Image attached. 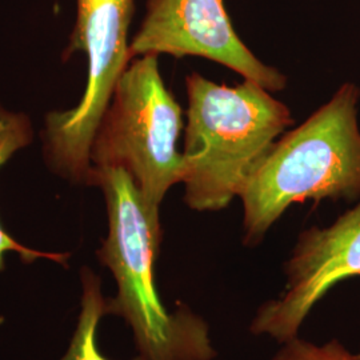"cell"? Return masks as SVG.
<instances>
[{"mask_svg":"<svg viewBox=\"0 0 360 360\" xmlns=\"http://www.w3.org/2000/svg\"><path fill=\"white\" fill-rule=\"evenodd\" d=\"M77 20L65 59L83 51L87 84L77 105L46 116L43 131L49 166L62 178L92 186V139L112 99L119 79L132 60L129 30L135 0H77Z\"/></svg>","mask_w":360,"mask_h":360,"instance_id":"cell-5","label":"cell"},{"mask_svg":"<svg viewBox=\"0 0 360 360\" xmlns=\"http://www.w3.org/2000/svg\"><path fill=\"white\" fill-rule=\"evenodd\" d=\"M281 345L271 360H360V354L351 352L336 339L318 346L294 336Z\"/></svg>","mask_w":360,"mask_h":360,"instance_id":"cell-10","label":"cell"},{"mask_svg":"<svg viewBox=\"0 0 360 360\" xmlns=\"http://www.w3.org/2000/svg\"><path fill=\"white\" fill-rule=\"evenodd\" d=\"M181 107L167 90L156 55L134 58L116 84L91 144L94 168L124 169L155 210L183 181Z\"/></svg>","mask_w":360,"mask_h":360,"instance_id":"cell-4","label":"cell"},{"mask_svg":"<svg viewBox=\"0 0 360 360\" xmlns=\"http://www.w3.org/2000/svg\"><path fill=\"white\" fill-rule=\"evenodd\" d=\"M32 124L28 116L6 110L0 104V167L13 158L15 153L32 142ZM7 252L18 254L25 263H32L37 259H49L59 264H65L68 254L40 252L20 245L0 226V270L3 269L4 255Z\"/></svg>","mask_w":360,"mask_h":360,"instance_id":"cell-8","label":"cell"},{"mask_svg":"<svg viewBox=\"0 0 360 360\" xmlns=\"http://www.w3.org/2000/svg\"><path fill=\"white\" fill-rule=\"evenodd\" d=\"M359 87L345 83L272 144L239 195L245 245H260L295 203L359 200Z\"/></svg>","mask_w":360,"mask_h":360,"instance_id":"cell-2","label":"cell"},{"mask_svg":"<svg viewBox=\"0 0 360 360\" xmlns=\"http://www.w3.org/2000/svg\"><path fill=\"white\" fill-rule=\"evenodd\" d=\"M129 53L132 59L143 55L203 58L270 92L287 87V77L263 63L239 38L223 0H147Z\"/></svg>","mask_w":360,"mask_h":360,"instance_id":"cell-6","label":"cell"},{"mask_svg":"<svg viewBox=\"0 0 360 360\" xmlns=\"http://www.w3.org/2000/svg\"><path fill=\"white\" fill-rule=\"evenodd\" d=\"M186 90L184 202L193 211H220L239 198L294 117L272 92L251 80L230 87L191 72Z\"/></svg>","mask_w":360,"mask_h":360,"instance_id":"cell-3","label":"cell"},{"mask_svg":"<svg viewBox=\"0 0 360 360\" xmlns=\"http://www.w3.org/2000/svg\"><path fill=\"white\" fill-rule=\"evenodd\" d=\"M92 186L103 191L108 217L98 257L117 287L115 297L107 299V315L126 321L143 359H214L206 321L186 306L169 312L156 291L155 260L163 240L159 210L122 168H94Z\"/></svg>","mask_w":360,"mask_h":360,"instance_id":"cell-1","label":"cell"},{"mask_svg":"<svg viewBox=\"0 0 360 360\" xmlns=\"http://www.w3.org/2000/svg\"><path fill=\"white\" fill-rule=\"evenodd\" d=\"M284 272L283 292L257 307L250 326L252 334L279 343L297 336L311 309L336 284L360 276V199L331 226L300 232Z\"/></svg>","mask_w":360,"mask_h":360,"instance_id":"cell-7","label":"cell"},{"mask_svg":"<svg viewBox=\"0 0 360 360\" xmlns=\"http://www.w3.org/2000/svg\"><path fill=\"white\" fill-rule=\"evenodd\" d=\"M82 309L72 342L62 360H110L101 354L96 334L98 326L107 315V299L102 294L101 279L89 269L82 270ZM136 360H146L139 358Z\"/></svg>","mask_w":360,"mask_h":360,"instance_id":"cell-9","label":"cell"}]
</instances>
